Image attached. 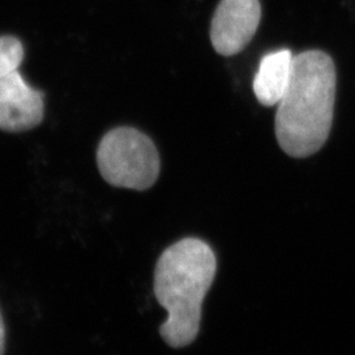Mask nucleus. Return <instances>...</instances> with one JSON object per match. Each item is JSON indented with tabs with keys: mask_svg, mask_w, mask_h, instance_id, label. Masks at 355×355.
<instances>
[{
	"mask_svg": "<svg viewBox=\"0 0 355 355\" xmlns=\"http://www.w3.org/2000/svg\"><path fill=\"white\" fill-rule=\"evenodd\" d=\"M217 261L203 240L189 237L168 246L154 271V295L168 313L159 334L174 349L193 343L200 330L202 304L216 277Z\"/></svg>",
	"mask_w": 355,
	"mask_h": 355,
	"instance_id": "f03ea898",
	"label": "nucleus"
},
{
	"mask_svg": "<svg viewBox=\"0 0 355 355\" xmlns=\"http://www.w3.org/2000/svg\"><path fill=\"white\" fill-rule=\"evenodd\" d=\"M6 341H7V331H6V322L0 311V355L6 353Z\"/></svg>",
	"mask_w": 355,
	"mask_h": 355,
	"instance_id": "6e6552de",
	"label": "nucleus"
},
{
	"mask_svg": "<svg viewBox=\"0 0 355 355\" xmlns=\"http://www.w3.org/2000/svg\"><path fill=\"white\" fill-rule=\"evenodd\" d=\"M259 0H221L211 24V41L220 55L243 51L261 21Z\"/></svg>",
	"mask_w": 355,
	"mask_h": 355,
	"instance_id": "20e7f679",
	"label": "nucleus"
},
{
	"mask_svg": "<svg viewBox=\"0 0 355 355\" xmlns=\"http://www.w3.org/2000/svg\"><path fill=\"white\" fill-rule=\"evenodd\" d=\"M24 60V46L13 36L0 37V79L19 69Z\"/></svg>",
	"mask_w": 355,
	"mask_h": 355,
	"instance_id": "0eeeda50",
	"label": "nucleus"
},
{
	"mask_svg": "<svg viewBox=\"0 0 355 355\" xmlns=\"http://www.w3.org/2000/svg\"><path fill=\"white\" fill-rule=\"evenodd\" d=\"M96 164L107 183L130 190L150 189L161 173V159L154 142L130 127L116 128L103 137Z\"/></svg>",
	"mask_w": 355,
	"mask_h": 355,
	"instance_id": "7ed1b4c3",
	"label": "nucleus"
},
{
	"mask_svg": "<svg viewBox=\"0 0 355 355\" xmlns=\"http://www.w3.org/2000/svg\"><path fill=\"white\" fill-rule=\"evenodd\" d=\"M44 98L32 89L16 70L0 79V129L24 132L41 124L44 119Z\"/></svg>",
	"mask_w": 355,
	"mask_h": 355,
	"instance_id": "39448f33",
	"label": "nucleus"
},
{
	"mask_svg": "<svg viewBox=\"0 0 355 355\" xmlns=\"http://www.w3.org/2000/svg\"><path fill=\"white\" fill-rule=\"evenodd\" d=\"M337 71L329 54L306 51L293 60L291 80L275 117V135L292 158L318 153L333 124Z\"/></svg>",
	"mask_w": 355,
	"mask_h": 355,
	"instance_id": "f257e3e1",
	"label": "nucleus"
},
{
	"mask_svg": "<svg viewBox=\"0 0 355 355\" xmlns=\"http://www.w3.org/2000/svg\"><path fill=\"white\" fill-rule=\"evenodd\" d=\"M293 60L291 51L287 49L274 51L263 57L253 83L258 102L271 107L282 101L291 80Z\"/></svg>",
	"mask_w": 355,
	"mask_h": 355,
	"instance_id": "423d86ee",
	"label": "nucleus"
}]
</instances>
